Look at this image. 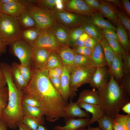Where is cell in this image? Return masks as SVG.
<instances>
[{
	"mask_svg": "<svg viewBox=\"0 0 130 130\" xmlns=\"http://www.w3.org/2000/svg\"><path fill=\"white\" fill-rule=\"evenodd\" d=\"M36 4L39 6L52 10L55 7L56 0H37Z\"/></svg>",
	"mask_w": 130,
	"mask_h": 130,
	"instance_id": "cell-45",
	"label": "cell"
},
{
	"mask_svg": "<svg viewBox=\"0 0 130 130\" xmlns=\"http://www.w3.org/2000/svg\"><path fill=\"white\" fill-rule=\"evenodd\" d=\"M22 31L18 17L0 13V36L6 46L22 39Z\"/></svg>",
	"mask_w": 130,
	"mask_h": 130,
	"instance_id": "cell-4",
	"label": "cell"
},
{
	"mask_svg": "<svg viewBox=\"0 0 130 130\" xmlns=\"http://www.w3.org/2000/svg\"><path fill=\"white\" fill-rule=\"evenodd\" d=\"M17 126L18 127L20 130H32L26 127L21 122L17 124Z\"/></svg>",
	"mask_w": 130,
	"mask_h": 130,
	"instance_id": "cell-58",
	"label": "cell"
},
{
	"mask_svg": "<svg viewBox=\"0 0 130 130\" xmlns=\"http://www.w3.org/2000/svg\"><path fill=\"white\" fill-rule=\"evenodd\" d=\"M6 46L4 43L3 40L0 36V57L4 53L6 50Z\"/></svg>",
	"mask_w": 130,
	"mask_h": 130,
	"instance_id": "cell-56",
	"label": "cell"
},
{
	"mask_svg": "<svg viewBox=\"0 0 130 130\" xmlns=\"http://www.w3.org/2000/svg\"><path fill=\"white\" fill-rule=\"evenodd\" d=\"M2 4V3H1L0 0V13L1 12V7Z\"/></svg>",
	"mask_w": 130,
	"mask_h": 130,
	"instance_id": "cell-63",
	"label": "cell"
},
{
	"mask_svg": "<svg viewBox=\"0 0 130 130\" xmlns=\"http://www.w3.org/2000/svg\"><path fill=\"white\" fill-rule=\"evenodd\" d=\"M88 36L89 35L85 32H83L72 45L73 47L84 46L85 41Z\"/></svg>",
	"mask_w": 130,
	"mask_h": 130,
	"instance_id": "cell-48",
	"label": "cell"
},
{
	"mask_svg": "<svg viewBox=\"0 0 130 130\" xmlns=\"http://www.w3.org/2000/svg\"><path fill=\"white\" fill-rule=\"evenodd\" d=\"M18 67L22 77L27 84L32 77V67L21 63L18 64Z\"/></svg>",
	"mask_w": 130,
	"mask_h": 130,
	"instance_id": "cell-38",
	"label": "cell"
},
{
	"mask_svg": "<svg viewBox=\"0 0 130 130\" xmlns=\"http://www.w3.org/2000/svg\"><path fill=\"white\" fill-rule=\"evenodd\" d=\"M64 112V117L66 118L75 117L87 118L89 116L87 112L81 110L78 103L73 102L71 99L65 108Z\"/></svg>",
	"mask_w": 130,
	"mask_h": 130,
	"instance_id": "cell-17",
	"label": "cell"
},
{
	"mask_svg": "<svg viewBox=\"0 0 130 130\" xmlns=\"http://www.w3.org/2000/svg\"><path fill=\"white\" fill-rule=\"evenodd\" d=\"M61 88V95L66 102L70 96V70L63 65L62 73L60 78Z\"/></svg>",
	"mask_w": 130,
	"mask_h": 130,
	"instance_id": "cell-18",
	"label": "cell"
},
{
	"mask_svg": "<svg viewBox=\"0 0 130 130\" xmlns=\"http://www.w3.org/2000/svg\"><path fill=\"white\" fill-rule=\"evenodd\" d=\"M81 108L84 109L86 111L92 114V117L90 119V124L97 122L104 115L103 110L101 107L98 104H88L83 102L78 103Z\"/></svg>",
	"mask_w": 130,
	"mask_h": 130,
	"instance_id": "cell-22",
	"label": "cell"
},
{
	"mask_svg": "<svg viewBox=\"0 0 130 130\" xmlns=\"http://www.w3.org/2000/svg\"><path fill=\"white\" fill-rule=\"evenodd\" d=\"M63 65L60 57L56 52H51L47 60L46 69L49 71L53 68L62 67Z\"/></svg>",
	"mask_w": 130,
	"mask_h": 130,
	"instance_id": "cell-32",
	"label": "cell"
},
{
	"mask_svg": "<svg viewBox=\"0 0 130 130\" xmlns=\"http://www.w3.org/2000/svg\"><path fill=\"white\" fill-rule=\"evenodd\" d=\"M123 12L129 17L130 16V2L128 0L121 1Z\"/></svg>",
	"mask_w": 130,
	"mask_h": 130,
	"instance_id": "cell-52",
	"label": "cell"
},
{
	"mask_svg": "<svg viewBox=\"0 0 130 130\" xmlns=\"http://www.w3.org/2000/svg\"><path fill=\"white\" fill-rule=\"evenodd\" d=\"M65 126L57 125L54 129L55 130H77L90 126V119L89 117L75 119L74 117L66 118Z\"/></svg>",
	"mask_w": 130,
	"mask_h": 130,
	"instance_id": "cell-13",
	"label": "cell"
},
{
	"mask_svg": "<svg viewBox=\"0 0 130 130\" xmlns=\"http://www.w3.org/2000/svg\"><path fill=\"white\" fill-rule=\"evenodd\" d=\"M117 15L119 22L126 29L129 37L130 36V20L123 10L119 9Z\"/></svg>",
	"mask_w": 130,
	"mask_h": 130,
	"instance_id": "cell-37",
	"label": "cell"
},
{
	"mask_svg": "<svg viewBox=\"0 0 130 130\" xmlns=\"http://www.w3.org/2000/svg\"><path fill=\"white\" fill-rule=\"evenodd\" d=\"M27 8L34 20L36 26L41 29L51 28L59 22L52 10L34 5Z\"/></svg>",
	"mask_w": 130,
	"mask_h": 130,
	"instance_id": "cell-5",
	"label": "cell"
},
{
	"mask_svg": "<svg viewBox=\"0 0 130 130\" xmlns=\"http://www.w3.org/2000/svg\"><path fill=\"white\" fill-rule=\"evenodd\" d=\"M116 26V32L120 43L124 50L129 52L130 43L127 32L119 22L117 24Z\"/></svg>",
	"mask_w": 130,
	"mask_h": 130,
	"instance_id": "cell-29",
	"label": "cell"
},
{
	"mask_svg": "<svg viewBox=\"0 0 130 130\" xmlns=\"http://www.w3.org/2000/svg\"><path fill=\"white\" fill-rule=\"evenodd\" d=\"M62 67H57L48 71L49 77L60 78L62 73Z\"/></svg>",
	"mask_w": 130,
	"mask_h": 130,
	"instance_id": "cell-47",
	"label": "cell"
},
{
	"mask_svg": "<svg viewBox=\"0 0 130 130\" xmlns=\"http://www.w3.org/2000/svg\"><path fill=\"white\" fill-rule=\"evenodd\" d=\"M41 29L37 26L22 30V39L31 47L37 39Z\"/></svg>",
	"mask_w": 130,
	"mask_h": 130,
	"instance_id": "cell-27",
	"label": "cell"
},
{
	"mask_svg": "<svg viewBox=\"0 0 130 130\" xmlns=\"http://www.w3.org/2000/svg\"><path fill=\"white\" fill-rule=\"evenodd\" d=\"M121 110L127 114H130V102H128L124 105Z\"/></svg>",
	"mask_w": 130,
	"mask_h": 130,
	"instance_id": "cell-57",
	"label": "cell"
},
{
	"mask_svg": "<svg viewBox=\"0 0 130 130\" xmlns=\"http://www.w3.org/2000/svg\"><path fill=\"white\" fill-rule=\"evenodd\" d=\"M105 1L110 2L121 10H123L122 5L121 1L118 0H106Z\"/></svg>",
	"mask_w": 130,
	"mask_h": 130,
	"instance_id": "cell-55",
	"label": "cell"
},
{
	"mask_svg": "<svg viewBox=\"0 0 130 130\" xmlns=\"http://www.w3.org/2000/svg\"><path fill=\"white\" fill-rule=\"evenodd\" d=\"M52 10L55 15L58 22L70 28L82 25L84 18V16L64 10Z\"/></svg>",
	"mask_w": 130,
	"mask_h": 130,
	"instance_id": "cell-9",
	"label": "cell"
},
{
	"mask_svg": "<svg viewBox=\"0 0 130 130\" xmlns=\"http://www.w3.org/2000/svg\"><path fill=\"white\" fill-rule=\"evenodd\" d=\"M99 1L100 12L116 26L119 22L117 15L119 9L111 3L105 0Z\"/></svg>",
	"mask_w": 130,
	"mask_h": 130,
	"instance_id": "cell-15",
	"label": "cell"
},
{
	"mask_svg": "<svg viewBox=\"0 0 130 130\" xmlns=\"http://www.w3.org/2000/svg\"><path fill=\"white\" fill-rule=\"evenodd\" d=\"M22 110L23 116L33 118L38 122L39 125H44L43 118L44 113L41 108L22 104Z\"/></svg>",
	"mask_w": 130,
	"mask_h": 130,
	"instance_id": "cell-19",
	"label": "cell"
},
{
	"mask_svg": "<svg viewBox=\"0 0 130 130\" xmlns=\"http://www.w3.org/2000/svg\"><path fill=\"white\" fill-rule=\"evenodd\" d=\"M18 64L15 62L11 66L12 77L17 88L23 91L26 86L27 84L22 77L18 67Z\"/></svg>",
	"mask_w": 130,
	"mask_h": 130,
	"instance_id": "cell-28",
	"label": "cell"
},
{
	"mask_svg": "<svg viewBox=\"0 0 130 130\" xmlns=\"http://www.w3.org/2000/svg\"><path fill=\"white\" fill-rule=\"evenodd\" d=\"M27 9L26 7L18 0L2 4L1 12L12 16L19 17Z\"/></svg>",
	"mask_w": 130,
	"mask_h": 130,
	"instance_id": "cell-14",
	"label": "cell"
},
{
	"mask_svg": "<svg viewBox=\"0 0 130 130\" xmlns=\"http://www.w3.org/2000/svg\"><path fill=\"white\" fill-rule=\"evenodd\" d=\"M77 130H87V129L85 127H84L79 129Z\"/></svg>",
	"mask_w": 130,
	"mask_h": 130,
	"instance_id": "cell-62",
	"label": "cell"
},
{
	"mask_svg": "<svg viewBox=\"0 0 130 130\" xmlns=\"http://www.w3.org/2000/svg\"><path fill=\"white\" fill-rule=\"evenodd\" d=\"M3 73L8 89V98L7 105L2 112L1 118L8 127L16 129L17 124L23 117L22 110V92L17 87L13 79L10 69L4 70Z\"/></svg>",
	"mask_w": 130,
	"mask_h": 130,
	"instance_id": "cell-3",
	"label": "cell"
},
{
	"mask_svg": "<svg viewBox=\"0 0 130 130\" xmlns=\"http://www.w3.org/2000/svg\"><path fill=\"white\" fill-rule=\"evenodd\" d=\"M100 42L103 49L107 65L109 67L117 53L113 50L104 36Z\"/></svg>",
	"mask_w": 130,
	"mask_h": 130,
	"instance_id": "cell-30",
	"label": "cell"
},
{
	"mask_svg": "<svg viewBox=\"0 0 130 130\" xmlns=\"http://www.w3.org/2000/svg\"><path fill=\"white\" fill-rule=\"evenodd\" d=\"M64 0H56L55 6L53 10L59 11L64 10Z\"/></svg>",
	"mask_w": 130,
	"mask_h": 130,
	"instance_id": "cell-53",
	"label": "cell"
},
{
	"mask_svg": "<svg viewBox=\"0 0 130 130\" xmlns=\"http://www.w3.org/2000/svg\"><path fill=\"white\" fill-rule=\"evenodd\" d=\"M98 91L100 105L103 110L104 114L113 119L119 114L123 106L130 102V96L123 90L110 73L108 83Z\"/></svg>",
	"mask_w": 130,
	"mask_h": 130,
	"instance_id": "cell-2",
	"label": "cell"
},
{
	"mask_svg": "<svg viewBox=\"0 0 130 130\" xmlns=\"http://www.w3.org/2000/svg\"><path fill=\"white\" fill-rule=\"evenodd\" d=\"M102 32L104 37L107 40H115L119 42L118 37L115 31L110 29H103Z\"/></svg>",
	"mask_w": 130,
	"mask_h": 130,
	"instance_id": "cell-46",
	"label": "cell"
},
{
	"mask_svg": "<svg viewBox=\"0 0 130 130\" xmlns=\"http://www.w3.org/2000/svg\"><path fill=\"white\" fill-rule=\"evenodd\" d=\"M49 78L53 86L61 95V88L60 78Z\"/></svg>",
	"mask_w": 130,
	"mask_h": 130,
	"instance_id": "cell-51",
	"label": "cell"
},
{
	"mask_svg": "<svg viewBox=\"0 0 130 130\" xmlns=\"http://www.w3.org/2000/svg\"><path fill=\"white\" fill-rule=\"evenodd\" d=\"M62 46L58 42L51 28L41 29L39 35L32 47L41 48L58 53Z\"/></svg>",
	"mask_w": 130,
	"mask_h": 130,
	"instance_id": "cell-7",
	"label": "cell"
},
{
	"mask_svg": "<svg viewBox=\"0 0 130 130\" xmlns=\"http://www.w3.org/2000/svg\"><path fill=\"white\" fill-rule=\"evenodd\" d=\"M109 74L107 66L97 68L89 83L92 88L99 91L108 82Z\"/></svg>",
	"mask_w": 130,
	"mask_h": 130,
	"instance_id": "cell-11",
	"label": "cell"
},
{
	"mask_svg": "<svg viewBox=\"0 0 130 130\" xmlns=\"http://www.w3.org/2000/svg\"><path fill=\"white\" fill-rule=\"evenodd\" d=\"M45 128L43 126L39 125L36 130H46Z\"/></svg>",
	"mask_w": 130,
	"mask_h": 130,
	"instance_id": "cell-61",
	"label": "cell"
},
{
	"mask_svg": "<svg viewBox=\"0 0 130 130\" xmlns=\"http://www.w3.org/2000/svg\"><path fill=\"white\" fill-rule=\"evenodd\" d=\"M84 32V29L82 25L71 28L68 35L69 46H72L74 43L78 39L80 35Z\"/></svg>",
	"mask_w": 130,
	"mask_h": 130,
	"instance_id": "cell-34",
	"label": "cell"
},
{
	"mask_svg": "<svg viewBox=\"0 0 130 130\" xmlns=\"http://www.w3.org/2000/svg\"><path fill=\"white\" fill-rule=\"evenodd\" d=\"M118 84L123 90L130 96V74H124Z\"/></svg>",
	"mask_w": 130,
	"mask_h": 130,
	"instance_id": "cell-40",
	"label": "cell"
},
{
	"mask_svg": "<svg viewBox=\"0 0 130 130\" xmlns=\"http://www.w3.org/2000/svg\"><path fill=\"white\" fill-rule=\"evenodd\" d=\"M109 68L110 73L118 83L124 75L121 54H116L115 55Z\"/></svg>",
	"mask_w": 130,
	"mask_h": 130,
	"instance_id": "cell-16",
	"label": "cell"
},
{
	"mask_svg": "<svg viewBox=\"0 0 130 130\" xmlns=\"http://www.w3.org/2000/svg\"><path fill=\"white\" fill-rule=\"evenodd\" d=\"M96 68L75 67L70 71V99L76 95V91L82 85L89 83Z\"/></svg>",
	"mask_w": 130,
	"mask_h": 130,
	"instance_id": "cell-6",
	"label": "cell"
},
{
	"mask_svg": "<svg viewBox=\"0 0 130 130\" xmlns=\"http://www.w3.org/2000/svg\"><path fill=\"white\" fill-rule=\"evenodd\" d=\"M126 115L117 114L113 119L112 127L114 130H128L127 127L125 120Z\"/></svg>",
	"mask_w": 130,
	"mask_h": 130,
	"instance_id": "cell-35",
	"label": "cell"
},
{
	"mask_svg": "<svg viewBox=\"0 0 130 130\" xmlns=\"http://www.w3.org/2000/svg\"><path fill=\"white\" fill-rule=\"evenodd\" d=\"M8 98V89L7 86L0 89V119L4 109L7 104Z\"/></svg>",
	"mask_w": 130,
	"mask_h": 130,
	"instance_id": "cell-39",
	"label": "cell"
},
{
	"mask_svg": "<svg viewBox=\"0 0 130 130\" xmlns=\"http://www.w3.org/2000/svg\"><path fill=\"white\" fill-rule=\"evenodd\" d=\"M113 119L112 117L104 114L97 122L102 130H114L112 127Z\"/></svg>",
	"mask_w": 130,
	"mask_h": 130,
	"instance_id": "cell-36",
	"label": "cell"
},
{
	"mask_svg": "<svg viewBox=\"0 0 130 130\" xmlns=\"http://www.w3.org/2000/svg\"><path fill=\"white\" fill-rule=\"evenodd\" d=\"M100 99L98 91L93 90L84 89L80 93L77 103L83 102L88 104L100 105Z\"/></svg>",
	"mask_w": 130,
	"mask_h": 130,
	"instance_id": "cell-20",
	"label": "cell"
},
{
	"mask_svg": "<svg viewBox=\"0 0 130 130\" xmlns=\"http://www.w3.org/2000/svg\"><path fill=\"white\" fill-rule=\"evenodd\" d=\"M22 103V104L41 108L39 102L34 98L28 95L23 93Z\"/></svg>",
	"mask_w": 130,
	"mask_h": 130,
	"instance_id": "cell-41",
	"label": "cell"
},
{
	"mask_svg": "<svg viewBox=\"0 0 130 130\" xmlns=\"http://www.w3.org/2000/svg\"><path fill=\"white\" fill-rule=\"evenodd\" d=\"M82 25L84 32L100 42L104 36L102 32L92 22L90 18H84Z\"/></svg>",
	"mask_w": 130,
	"mask_h": 130,
	"instance_id": "cell-25",
	"label": "cell"
},
{
	"mask_svg": "<svg viewBox=\"0 0 130 130\" xmlns=\"http://www.w3.org/2000/svg\"><path fill=\"white\" fill-rule=\"evenodd\" d=\"M18 18L20 25L24 28L26 29L36 26L34 20L27 9Z\"/></svg>",
	"mask_w": 130,
	"mask_h": 130,
	"instance_id": "cell-33",
	"label": "cell"
},
{
	"mask_svg": "<svg viewBox=\"0 0 130 130\" xmlns=\"http://www.w3.org/2000/svg\"><path fill=\"white\" fill-rule=\"evenodd\" d=\"M74 64V67L84 68L95 67L91 58L75 53Z\"/></svg>",
	"mask_w": 130,
	"mask_h": 130,
	"instance_id": "cell-31",
	"label": "cell"
},
{
	"mask_svg": "<svg viewBox=\"0 0 130 130\" xmlns=\"http://www.w3.org/2000/svg\"><path fill=\"white\" fill-rule=\"evenodd\" d=\"M11 46L13 53L19 60L20 63L32 67V47L22 39L14 42Z\"/></svg>",
	"mask_w": 130,
	"mask_h": 130,
	"instance_id": "cell-8",
	"label": "cell"
},
{
	"mask_svg": "<svg viewBox=\"0 0 130 130\" xmlns=\"http://www.w3.org/2000/svg\"><path fill=\"white\" fill-rule=\"evenodd\" d=\"M51 52L42 48H32V66L41 70L46 69L47 60Z\"/></svg>",
	"mask_w": 130,
	"mask_h": 130,
	"instance_id": "cell-12",
	"label": "cell"
},
{
	"mask_svg": "<svg viewBox=\"0 0 130 130\" xmlns=\"http://www.w3.org/2000/svg\"><path fill=\"white\" fill-rule=\"evenodd\" d=\"M107 41L116 53L122 55L126 51L123 48L120 42L118 41L115 40H109Z\"/></svg>",
	"mask_w": 130,
	"mask_h": 130,
	"instance_id": "cell-44",
	"label": "cell"
},
{
	"mask_svg": "<svg viewBox=\"0 0 130 130\" xmlns=\"http://www.w3.org/2000/svg\"><path fill=\"white\" fill-rule=\"evenodd\" d=\"M87 4L94 11L97 10L99 11L100 6L99 0H84Z\"/></svg>",
	"mask_w": 130,
	"mask_h": 130,
	"instance_id": "cell-50",
	"label": "cell"
},
{
	"mask_svg": "<svg viewBox=\"0 0 130 130\" xmlns=\"http://www.w3.org/2000/svg\"><path fill=\"white\" fill-rule=\"evenodd\" d=\"M98 42L95 39L89 35L85 41L84 46L92 50Z\"/></svg>",
	"mask_w": 130,
	"mask_h": 130,
	"instance_id": "cell-49",
	"label": "cell"
},
{
	"mask_svg": "<svg viewBox=\"0 0 130 130\" xmlns=\"http://www.w3.org/2000/svg\"><path fill=\"white\" fill-rule=\"evenodd\" d=\"M123 71L124 74L130 73V55L129 52L126 51L122 55Z\"/></svg>",
	"mask_w": 130,
	"mask_h": 130,
	"instance_id": "cell-43",
	"label": "cell"
},
{
	"mask_svg": "<svg viewBox=\"0 0 130 130\" xmlns=\"http://www.w3.org/2000/svg\"><path fill=\"white\" fill-rule=\"evenodd\" d=\"M51 28L58 42L62 46H69L68 35L70 28L59 22Z\"/></svg>",
	"mask_w": 130,
	"mask_h": 130,
	"instance_id": "cell-23",
	"label": "cell"
},
{
	"mask_svg": "<svg viewBox=\"0 0 130 130\" xmlns=\"http://www.w3.org/2000/svg\"><path fill=\"white\" fill-rule=\"evenodd\" d=\"M91 58L95 68L107 66L103 49L100 42H98L92 50Z\"/></svg>",
	"mask_w": 130,
	"mask_h": 130,
	"instance_id": "cell-24",
	"label": "cell"
},
{
	"mask_svg": "<svg viewBox=\"0 0 130 130\" xmlns=\"http://www.w3.org/2000/svg\"><path fill=\"white\" fill-rule=\"evenodd\" d=\"M21 122L26 127L32 130H36L39 125L38 122L32 118L23 116Z\"/></svg>",
	"mask_w": 130,
	"mask_h": 130,
	"instance_id": "cell-42",
	"label": "cell"
},
{
	"mask_svg": "<svg viewBox=\"0 0 130 130\" xmlns=\"http://www.w3.org/2000/svg\"><path fill=\"white\" fill-rule=\"evenodd\" d=\"M87 130H102L98 126L97 127H94L89 126L87 127Z\"/></svg>",
	"mask_w": 130,
	"mask_h": 130,
	"instance_id": "cell-60",
	"label": "cell"
},
{
	"mask_svg": "<svg viewBox=\"0 0 130 130\" xmlns=\"http://www.w3.org/2000/svg\"><path fill=\"white\" fill-rule=\"evenodd\" d=\"M7 85L6 82L4 74L0 69V89L4 88Z\"/></svg>",
	"mask_w": 130,
	"mask_h": 130,
	"instance_id": "cell-54",
	"label": "cell"
},
{
	"mask_svg": "<svg viewBox=\"0 0 130 130\" xmlns=\"http://www.w3.org/2000/svg\"><path fill=\"white\" fill-rule=\"evenodd\" d=\"M58 53L61 59L63 65L67 67L70 71L74 67V62L75 53L68 46H62Z\"/></svg>",
	"mask_w": 130,
	"mask_h": 130,
	"instance_id": "cell-21",
	"label": "cell"
},
{
	"mask_svg": "<svg viewBox=\"0 0 130 130\" xmlns=\"http://www.w3.org/2000/svg\"><path fill=\"white\" fill-rule=\"evenodd\" d=\"M7 126L5 122L0 119V130H7Z\"/></svg>",
	"mask_w": 130,
	"mask_h": 130,
	"instance_id": "cell-59",
	"label": "cell"
},
{
	"mask_svg": "<svg viewBox=\"0 0 130 130\" xmlns=\"http://www.w3.org/2000/svg\"><path fill=\"white\" fill-rule=\"evenodd\" d=\"M64 10L88 17H91L95 12L82 0H65Z\"/></svg>",
	"mask_w": 130,
	"mask_h": 130,
	"instance_id": "cell-10",
	"label": "cell"
},
{
	"mask_svg": "<svg viewBox=\"0 0 130 130\" xmlns=\"http://www.w3.org/2000/svg\"><path fill=\"white\" fill-rule=\"evenodd\" d=\"M90 17L92 23L99 29H108L116 31V27L109 21L104 19L100 12H94Z\"/></svg>",
	"mask_w": 130,
	"mask_h": 130,
	"instance_id": "cell-26",
	"label": "cell"
},
{
	"mask_svg": "<svg viewBox=\"0 0 130 130\" xmlns=\"http://www.w3.org/2000/svg\"><path fill=\"white\" fill-rule=\"evenodd\" d=\"M31 79L22 91L32 96L39 103L46 120L55 122L64 117V110L68 104L52 84L48 70L32 66Z\"/></svg>",
	"mask_w": 130,
	"mask_h": 130,
	"instance_id": "cell-1",
	"label": "cell"
}]
</instances>
